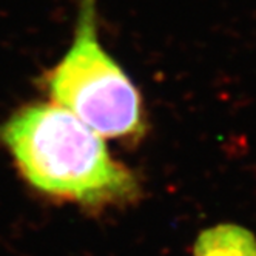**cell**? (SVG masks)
I'll list each match as a JSON object with an SVG mask.
<instances>
[{
	"mask_svg": "<svg viewBox=\"0 0 256 256\" xmlns=\"http://www.w3.org/2000/svg\"><path fill=\"white\" fill-rule=\"evenodd\" d=\"M0 144L26 184L50 199L100 210L132 204L138 176L105 139L51 100L31 102L0 124Z\"/></svg>",
	"mask_w": 256,
	"mask_h": 256,
	"instance_id": "obj_1",
	"label": "cell"
},
{
	"mask_svg": "<svg viewBox=\"0 0 256 256\" xmlns=\"http://www.w3.org/2000/svg\"><path fill=\"white\" fill-rule=\"evenodd\" d=\"M98 0H78L72 40L40 78L51 102L65 108L104 139L136 142L147 132L134 82L99 40Z\"/></svg>",
	"mask_w": 256,
	"mask_h": 256,
	"instance_id": "obj_2",
	"label": "cell"
},
{
	"mask_svg": "<svg viewBox=\"0 0 256 256\" xmlns=\"http://www.w3.org/2000/svg\"><path fill=\"white\" fill-rule=\"evenodd\" d=\"M194 256H256V238L244 227L221 224L198 236Z\"/></svg>",
	"mask_w": 256,
	"mask_h": 256,
	"instance_id": "obj_3",
	"label": "cell"
}]
</instances>
